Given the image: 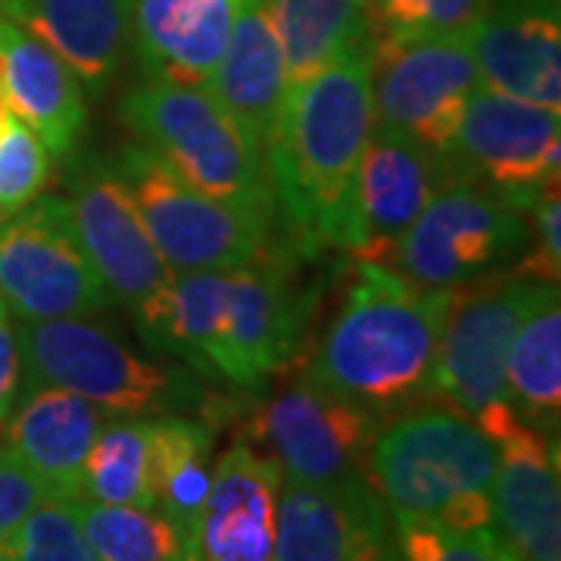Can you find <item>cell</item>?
<instances>
[{"instance_id": "cell-1", "label": "cell", "mask_w": 561, "mask_h": 561, "mask_svg": "<svg viewBox=\"0 0 561 561\" xmlns=\"http://www.w3.org/2000/svg\"><path fill=\"white\" fill-rule=\"evenodd\" d=\"M297 265L300 256L278 241L250 265L175 275L160 300L131 316L140 343L203 378L260 390L294 365L316 309Z\"/></svg>"}, {"instance_id": "cell-2", "label": "cell", "mask_w": 561, "mask_h": 561, "mask_svg": "<svg viewBox=\"0 0 561 561\" xmlns=\"http://www.w3.org/2000/svg\"><path fill=\"white\" fill-rule=\"evenodd\" d=\"M375 128L371 57L356 44L319 76L287 91L265 147L280 241L300 260L362 243L359 169Z\"/></svg>"}, {"instance_id": "cell-3", "label": "cell", "mask_w": 561, "mask_h": 561, "mask_svg": "<svg viewBox=\"0 0 561 561\" xmlns=\"http://www.w3.org/2000/svg\"><path fill=\"white\" fill-rule=\"evenodd\" d=\"M459 287L427 290L381 262L353 260V284L321 334L306 378L381 421L427 405Z\"/></svg>"}, {"instance_id": "cell-4", "label": "cell", "mask_w": 561, "mask_h": 561, "mask_svg": "<svg viewBox=\"0 0 561 561\" xmlns=\"http://www.w3.org/2000/svg\"><path fill=\"white\" fill-rule=\"evenodd\" d=\"M500 446L446 405H419L383 421L368 453V478L393 522L449 530L493 524L490 486Z\"/></svg>"}, {"instance_id": "cell-5", "label": "cell", "mask_w": 561, "mask_h": 561, "mask_svg": "<svg viewBox=\"0 0 561 561\" xmlns=\"http://www.w3.org/2000/svg\"><path fill=\"white\" fill-rule=\"evenodd\" d=\"M25 390L62 387L110 415L160 419L213 412L197 371L144 359L98 319H50L16 324Z\"/></svg>"}, {"instance_id": "cell-6", "label": "cell", "mask_w": 561, "mask_h": 561, "mask_svg": "<svg viewBox=\"0 0 561 561\" xmlns=\"http://www.w3.org/2000/svg\"><path fill=\"white\" fill-rule=\"evenodd\" d=\"M122 119L191 187L278 221L262 153L206 88L144 79L125 94Z\"/></svg>"}, {"instance_id": "cell-7", "label": "cell", "mask_w": 561, "mask_h": 561, "mask_svg": "<svg viewBox=\"0 0 561 561\" xmlns=\"http://www.w3.org/2000/svg\"><path fill=\"white\" fill-rule=\"evenodd\" d=\"M113 165L150 241L175 275L250 265L280 241L278 221L206 197L140 140L125 144Z\"/></svg>"}, {"instance_id": "cell-8", "label": "cell", "mask_w": 561, "mask_h": 561, "mask_svg": "<svg viewBox=\"0 0 561 561\" xmlns=\"http://www.w3.org/2000/svg\"><path fill=\"white\" fill-rule=\"evenodd\" d=\"M0 300L20 321L101 319L116 302L66 197H35L0 221Z\"/></svg>"}, {"instance_id": "cell-9", "label": "cell", "mask_w": 561, "mask_h": 561, "mask_svg": "<svg viewBox=\"0 0 561 561\" xmlns=\"http://www.w3.org/2000/svg\"><path fill=\"white\" fill-rule=\"evenodd\" d=\"M527 241L524 209L483 187L449 184L421 209L387 268L427 290L468 287L522 256Z\"/></svg>"}, {"instance_id": "cell-10", "label": "cell", "mask_w": 561, "mask_h": 561, "mask_svg": "<svg viewBox=\"0 0 561 561\" xmlns=\"http://www.w3.org/2000/svg\"><path fill=\"white\" fill-rule=\"evenodd\" d=\"M446 162L453 184L483 187L530 213L561 179L559 113L481 84L465 103Z\"/></svg>"}, {"instance_id": "cell-11", "label": "cell", "mask_w": 561, "mask_h": 561, "mask_svg": "<svg viewBox=\"0 0 561 561\" xmlns=\"http://www.w3.org/2000/svg\"><path fill=\"white\" fill-rule=\"evenodd\" d=\"M375 125L449 157L468 98L481 88L471 28L459 35L368 47Z\"/></svg>"}, {"instance_id": "cell-12", "label": "cell", "mask_w": 561, "mask_h": 561, "mask_svg": "<svg viewBox=\"0 0 561 561\" xmlns=\"http://www.w3.org/2000/svg\"><path fill=\"white\" fill-rule=\"evenodd\" d=\"M481 284L478 290L459 287L456 306L443 328L431 400L443 402L461 419L481 424L490 412L508 405L505 359L530 306L549 284L518 275Z\"/></svg>"}, {"instance_id": "cell-13", "label": "cell", "mask_w": 561, "mask_h": 561, "mask_svg": "<svg viewBox=\"0 0 561 561\" xmlns=\"http://www.w3.org/2000/svg\"><path fill=\"white\" fill-rule=\"evenodd\" d=\"M383 421L300 375L253 412V440L278 461L284 481L368 478V453Z\"/></svg>"}, {"instance_id": "cell-14", "label": "cell", "mask_w": 561, "mask_h": 561, "mask_svg": "<svg viewBox=\"0 0 561 561\" xmlns=\"http://www.w3.org/2000/svg\"><path fill=\"white\" fill-rule=\"evenodd\" d=\"M66 160L69 209L81 243L110 297L135 316L169 290L175 272L150 241L113 157L98 150H72Z\"/></svg>"}, {"instance_id": "cell-15", "label": "cell", "mask_w": 561, "mask_h": 561, "mask_svg": "<svg viewBox=\"0 0 561 561\" xmlns=\"http://www.w3.org/2000/svg\"><path fill=\"white\" fill-rule=\"evenodd\" d=\"M275 561H397L393 522L371 478L280 481Z\"/></svg>"}, {"instance_id": "cell-16", "label": "cell", "mask_w": 561, "mask_h": 561, "mask_svg": "<svg viewBox=\"0 0 561 561\" xmlns=\"http://www.w3.org/2000/svg\"><path fill=\"white\" fill-rule=\"evenodd\" d=\"M449 184L446 157L402 131L375 125L359 169L362 243L350 260L390 265L421 209Z\"/></svg>"}, {"instance_id": "cell-17", "label": "cell", "mask_w": 561, "mask_h": 561, "mask_svg": "<svg viewBox=\"0 0 561 561\" xmlns=\"http://www.w3.org/2000/svg\"><path fill=\"white\" fill-rule=\"evenodd\" d=\"M496 446L493 530L518 561H561L559 437L518 419Z\"/></svg>"}, {"instance_id": "cell-18", "label": "cell", "mask_w": 561, "mask_h": 561, "mask_svg": "<svg viewBox=\"0 0 561 561\" xmlns=\"http://www.w3.org/2000/svg\"><path fill=\"white\" fill-rule=\"evenodd\" d=\"M471 50L486 88L561 113L559 0H493Z\"/></svg>"}, {"instance_id": "cell-19", "label": "cell", "mask_w": 561, "mask_h": 561, "mask_svg": "<svg viewBox=\"0 0 561 561\" xmlns=\"http://www.w3.org/2000/svg\"><path fill=\"white\" fill-rule=\"evenodd\" d=\"M280 481L278 461L250 443L221 453L197 534L201 561H275Z\"/></svg>"}, {"instance_id": "cell-20", "label": "cell", "mask_w": 561, "mask_h": 561, "mask_svg": "<svg viewBox=\"0 0 561 561\" xmlns=\"http://www.w3.org/2000/svg\"><path fill=\"white\" fill-rule=\"evenodd\" d=\"M0 66L10 113L28 125L50 160H66L79 147L88 103L76 72L35 35L0 16Z\"/></svg>"}, {"instance_id": "cell-21", "label": "cell", "mask_w": 561, "mask_h": 561, "mask_svg": "<svg viewBox=\"0 0 561 561\" xmlns=\"http://www.w3.org/2000/svg\"><path fill=\"white\" fill-rule=\"evenodd\" d=\"M0 16L60 57L88 98H101L131 38V0H0Z\"/></svg>"}, {"instance_id": "cell-22", "label": "cell", "mask_w": 561, "mask_h": 561, "mask_svg": "<svg viewBox=\"0 0 561 561\" xmlns=\"http://www.w3.org/2000/svg\"><path fill=\"white\" fill-rule=\"evenodd\" d=\"M203 88L238 122L265 160V147L287 98V76L278 35L262 0H241L231 38Z\"/></svg>"}, {"instance_id": "cell-23", "label": "cell", "mask_w": 561, "mask_h": 561, "mask_svg": "<svg viewBox=\"0 0 561 561\" xmlns=\"http://www.w3.org/2000/svg\"><path fill=\"white\" fill-rule=\"evenodd\" d=\"M241 0H131V41L147 81L203 88Z\"/></svg>"}, {"instance_id": "cell-24", "label": "cell", "mask_w": 561, "mask_h": 561, "mask_svg": "<svg viewBox=\"0 0 561 561\" xmlns=\"http://www.w3.org/2000/svg\"><path fill=\"white\" fill-rule=\"evenodd\" d=\"M110 419V412L72 390L35 387L7 421V446L50 486L54 500H81L84 461Z\"/></svg>"}, {"instance_id": "cell-25", "label": "cell", "mask_w": 561, "mask_h": 561, "mask_svg": "<svg viewBox=\"0 0 561 561\" xmlns=\"http://www.w3.org/2000/svg\"><path fill=\"white\" fill-rule=\"evenodd\" d=\"M216 427L206 419L160 415L150 437V493L153 508L175 527L191 556L201 559L197 534L213 486Z\"/></svg>"}, {"instance_id": "cell-26", "label": "cell", "mask_w": 561, "mask_h": 561, "mask_svg": "<svg viewBox=\"0 0 561 561\" xmlns=\"http://www.w3.org/2000/svg\"><path fill=\"white\" fill-rule=\"evenodd\" d=\"M508 405L546 434H556L561 412V306L559 284H549L530 306L505 359Z\"/></svg>"}, {"instance_id": "cell-27", "label": "cell", "mask_w": 561, "mask_h": 561, "mask_svg": "<svg viewBox=\"0 0 561 561\" xmlns=\"http://www.w3.org/2000/svg\"><path fill=\"white\" fill-rule=\"evenodd\" d=\"M284 54L287 91L365 44L362 0H262Z\"/></svg>"}, {"instance_id": "cell-28", "label": "cell", "mask_w": 561, "mask_h": 561, "mask_svg": "<svg viewBox=\"0 0 561 561\" xmlns=\"http://www.w3.org/2000/svg\"><path fill=\"white\" fill-rule=\"evenodd\" d=\"M150 437H153V419L113 415L106 421L84 461L81 500L153 508Z\"/></svg>"}, {"instance_id": "cell-29", "label": "cell", "mask_w": 561, "mask_h": 561, "mask_svg": "<svg viewBox=\"0 0 561 561\" xmlns=\"http://www.w3.org/2000/svg\"><path fill=\"white\" fill-rule=\"evenodd\" d=\"M88 546L101 561H201L157 508L72 500Z\"/></svg>"}, {"instance_id": "cell-30", "label": "cell", "mask_w": 561, "mask_h": 561, "mask_svg": "<svg viewBox=\"0 0 561 561\" xmlns=\"http://www.w3.org/2000/svg\"><path fill=\"white\" fill-rule=\"evenodd\" d=\"M493 0H362L365 47L412 44L474 28Z\"/></svg>"}, {"instance_id": "cell-31", "label": "cell", "mask_w": 561, "mask_h": 561, "mask_svg": "<svg viewBox=\"0 0 561 561\" xmlns=\"http://www.w3.org/2000/svg\"><path fill=\"white\" fill-rule=\"evenodd\" d=\"M3 561H101L88 546L72 500H44L0 546Z\"/></svg>"}, {"instance_id": "cell-32", "label": "cell", "mask_w": 561, "mask_h": 561, "mask_svg": "<svg viewBox=\"0 0 561 561\" xmlns=\"http://www.w3.org/2000/svg\"><path fill=\"white\" fill-rule=\"evenodd\" d=\"M393 542L397 561H518L493 524L449 530L431 522H393Z\"/></svg>"}, {"instance_id": "cell-33", "label": "cell", "mask_w": 561, "mask_h": 561, "mask_svg": "<svg viewBox=\"0 0 561 561\" xmlns=\"http://www.w3.org/2000/svg\"><path fill=\"white\" fill-rule=\"evenodd\" d=\"M50 179V157L13 113L0 116V221L41 197Z\"/></svg>"}, {"instance_id": "cell-34", "label": "cell", "mask_w": 561, "mask_h": 561, "mask_svg": "<svg viewBox=\"0 0 561 561\" xmlns=\"http://www.w3.org/2000/svg\"><path fill=\"white\" fill-rule=\"evenodd\" d=\"M561 184H552L534 203L530 241L524 247L515 275L537 284H559L561 278Z\"/></svg>"}, {"instance_id": "cell-35", "label": "cell", "mask_w": 561, "mask_h": 561, "mask_svg": "<svg viewBox=\"0 0 561 561\" xmlns=\"http://www.w3.org/2000/svg\"><path fill=\"white\" fill-rule=\"evenodd\" d=\"M44 500H54L50 486L10 446H0V546Z\"/></svg>"}, {"instance_id": "cell-36", "label": "cell", "mask_w": 561, "mask_h": 561, "mask_svg": "<svg viewBox=\"0 0 561 561\" xmlns=\"http://www.w3.org/2000/svg\"><path fill=\"white\" fill-rule=\"evenodd\" d=\"M22 390H25V375H22L20 334H16L13 312L0 300V427L13 419Z\"/></svg>"}, {"instance_id": "cell-37", "label": "cell", "mask_w": 561, "mask_h": 561, "mask_svg": "<svg viewBox=\"0 0 561 561\" xmlns=\"http://www.w3.org/2000/svg\"><path fill=\"white\" fill-rule=\"evenodd\" d=\"M3 113H10V106H7V94H3V66H0V116Z\"/></svg>"}, {"instance_id": "cell-38", "label": "cell", "mask_w": 561, "mask_h": 561, "mask_svg": "<svg viewBox=\"0 0 561 561\" xmlns=\"http://www.w3.org/2000/svg\"><path fill=\"white\" fill-rule=\"evenodd\" d=\"M0 561H3V559H0Z\"/></svg>"}]
</instances>
